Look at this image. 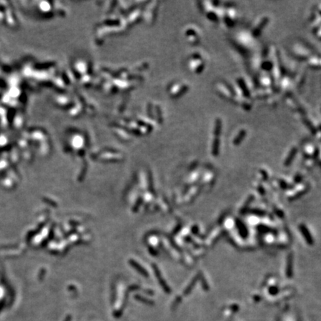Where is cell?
<instances>
[{"label":"cell","mask_w":321,"mask_h":321,"mask_svg":"<svg viewBox=\"0 0 321 321\" xmlns=\"http://www.w3.org/2000/svg\"><path fill=\"white\" fill-rule=\"evenodd\" d=\"M184 34H185L186 37L187 38H190V37H200L199 36V32L198 31V29L196 28L193 27V26H189L187 28L185 29V31H184Z\"/></svg>","instance_id":"e0dca14e"},{"label":"cell","mask_w":321,"mask_h":321,"mask_svg":"<svg viewBox=\"0 0 321 321\" xmlns=\"http://www.w3.org/2000/svg\"><path fill=\"white\" fill-rule=\"evenodd\" d=\"M216 90L219 96L222 97L227 100L232 101L234 103H237V97L236 95L235 89L234 86L230 85L229 83H225L224 81H219L216 84Z\"/></svg>","instance_id":"6da1fadb"},{"label":"cell","mask_w":321,"mask_h":321,"mask_svg":"<svg viewBox=\"0 0 321 321\" xmlns=\"http://www.w3.org/2000/svg\"><path fill=\"white\" fill-rule=\"evenodd\" d=\"M239 104V105L241 106L242 108V109H244V110H245V111L250 110V109H251V108H252L251 101L249 100H247V99H244V98H242V99L240 100Z\"/></svg>","instance_id":"ffe728a7"},{"label":"cell","mask_w":321,"mask_h":321,"mask_svg":"<svg viewBox=\"0 0 321 321\" xmlns=\"http://www.w3.org/2000/svg\"><path fill=\"white\" fill-rule=\"evenodd\" d=\"M297 151H298V149H297V148L296 147V146H293V147L291 148L289 152H288V155H287L286 158H285V161H284V166L288 167L291 163H292L294 158H295L296 154H297Z\"/></svg>","instance_id":"5bb4252c"},{"label":"cell","mask_w":321,"mask_h":321,"mask_svg":"<svg viewBox=\"0 0 321 321\" xmlns=\"http://www.w3.org/2000/svg\"><path fill=\"white\" fill-rule=\"evenodd\" d=\"M246 135H247V131H246L245 129H241L239 131L237 132V134L236 135L234 138L233 139V144L234 146H239L242 143V142L243 141L245 138Z\"/></svg>","instance_id":"8fae6325"},{"label":"cell","mask_w":321,"mask_h":321,"mask_svg":"<svg viewBox=\"0 0 321 321\" xmlns=\"http://www.w3.org/2000/svg\"><path fill=\"white\" fill-rule=\"evenodd\" d=\"M222 132V121L221 118H217L214 121L213 127V137H220Z\"/></svg>","instance_id":"9c48e42d"},{"label":"cell","mask_w":321,"mask_h":321,"mask_svg":"<svg viewBox=\"0 0 321 321\" xmlns=\"http://www.w3.org/2000/svg\"><path fill=\"white\" fill-rule=\"evenodd\" d=\"M273 63L271 60H264L260 65V68L262 71L265 73L272 72L273 69Z\"/></svg>","instance_id":"2e32d148"},{"label":"cell","mask_w":321,"mask_h":321,"mask_svg":"<svg viewBox=\"0 0 321 321\" xmlns=\"http://www.w3.org/2000/svg\"><path fill=\"white\" fill-rule=\"evenodd\" d=\"M269 17H267V16L262 17V18L259 19V21L256 23V25H255L254 27L252 29L251 33H250L252 36H253V38H256L260 36L261 33L262 32L263 29L265 28L267 25L269 24Z\"/></svg>","instance_id":"3957f363"},{"label":"cell","mask_w":321,"mask_h":321,"mask_svg":"<svg viewBox=\"0 0 321 321\" xmlns=\"http://www.w3.org/2000/svg\"><path fill=\"white\" fill-rule=\"evenodd\" d=\"M285 103L288 105V106H289L292 110L297 112L298 113L301 114V116H304L306 115V111L303 109V107L299 104L298 102H297L295 99L292 98L291 96H287L285 98Z\"/></svg>","instance_id":"8992f818"},{"label":"cell","mask_w":321,"mask_h":321,"mask_svg":"<svg viewBox=\"0 0 321 321\" xmlns=\"http://www.w3.org/2000/svg\"><path fill=\"white\" fill-rule=\"evenodd\" d=\"M307 63L310 68L314 69L320 68V58L319 55H313L307 60Z\"/></svg>","instance_id":"ba28073f"},{"label":"cell","mask_w":321,"mask_h":321,"mask_svg":"<svg viewBox=\"0 0 321 321\" xmlns=\"http://www.w3.org/2000/svg\"><path fill=\"white\" fill-rule=\"evenodd\" d=\"M269 292L272 294H276L278 293V288L277 287H272L269 290Z\"/></svg>","instance_id":"cb8c5ba5"},{"label":"cell","mask_w":321,"mask_h":321,"mask_svg":"<svg viewBox=\"0 0 321 321\" xmlns=\"http://www.w3.org/2000/svg\"><path fill=\"white\" fill-rule=\"evenodd\" d=\"M305 78H306V71H305V70L304 71H302L301 73H300V74H297L295 78V83L296 85H297V86L300 87V86L303 85Z\"/></svg>","instance_id":"44dd1931"},{"label":"cell","mask_w":321,"mask_h":321,"mask_svg":"<svg viewBox=\"0 0 321 321\" xmlns=\"http://www.w3.org/2000/svg\"><path fill=\"white\" fill-rule=\"evenodd\" d=\"M197 279H198L197 277H195L194 279H193V280L192 281L191 283H190V285H189V286L187 287V288H186L185 291H184V294H188L189 293H190V291H191V290L193 289V287H194V285H195V283H196V280H197Z\"/></svg>","instance_id":"7402d4cb"},{"label":"cell","mask_w":321,"mask_h":321,"mask_svg":"<svg viewBox=\"0 0 321 321\" xmlns=\"http://www.w3.org/2000/svg\"><path fill=\"white\" fill-rule=\"evenodd\" d=\"M300 231H301L303 236L304 237L306 241L307 242L308 244L309 245L313 244L314 240H313V239H312V235H311L310 232H309V230L307 229V228H306L304 225H301L300 226Z\"/></svg>","instance_id":"9a60e30c"},{"label":"cell","mask_w":321,"mask_h":321,"mask_svg":"<svg viewBox=\"0 0 321 321\" xmlns=\"http://www.w3.org/2000/svg\"><path fill=\"white\" fill-rule=\"evenodd\" d=\"M253 213H254L255 215H259V216H263L265 215V213L262 210H254L252 211Z\"/></svg>","instance_id":"603a6c76"},{"label":"cell","mask_w":321,"mask_h":321,"mask_svg":"<svg viewBox=\"0 0 321 321\" xmlns=\"http://www.w3.org/2000/svg\"><path fill=\"white\" fill-rule=\"evenodd\" d=\"M190 89V86L187 83H177L174 85L173 89H172V95L174 98H180L185 95Z\"/></svg>","instance_id":"52a82bcc"},{"label":"cell","mask_w":321,"mask_h":321,"mask_svg":"<svg viewBox=\"0 0 321 321\" xmlns=\"http://www.w3.org/2000/svg\"><path fill=\"white\" fill-rule=\"evenodd\" d=\"M237 226L240 235H241L243 238H246V237H247V235H248V233H247V229L246 228L245 225L239 219H237Z\"/></svg>","instance_id":"ac0fdd59"},{"label":"cell","mask_w":321,"mask_h":321,"mask_svg":"<svg viewBox=\"0 0 321 321\" xmlns=\"http://www.w3.org/2000/svg\"><path fill=\"white\" fill-rule=\"evenodd\" d=\"M286 275L288 277H291L293 275V258H292V255L291 254H290L288 257Z\"/></svg>","instance_id":"d6986e66"},{"label":"cell","mask_w":321,"mask_h":321,"mask_svg":"<svg viewBox=\"0 0 321 321\" xmlns=\"http://www.w3.org/2000/svg\"><path fill=\"white\" fill-rule=\"evenodd\" d=\"M279 88L282 91L288 90L291 85V77L288 75H285L279 81Z\"/></svg>","instance_id":"4fadbf2b"},{"label":"cell","mask_w":321,"mask_h":321,"mask_svg":"<svg viewBox=\"0 0 321 321\" xmlns=\"http://www.w3.org/2000/svg\"><path fill=\"white\" fill-rule=\"evenodd\" d=\"M220 143V137H213L211 143V154L213 156L216 157L219 155Z\"/></svg>","instance_id":"30bf717a"},{"label":"cell","mask_w":321,"mask_h":321,"mask_svg":"<svg viewBox=\"0 0 321 321\" xmlns=\"http://www.w3.org/2000/svg\"><path fill=\"white\" fill-rule=\"evenodd\" d=\"M291 53L297 60L306 61L311 56L314 55L313 54L312 50L309 48L307 45L303 43H299V42L294 43L292 45Z\"/></svg>","instance_id":"7a4b0ae2"},{"label":"cell","mask_w":321,"mask_h":321,"mask_svg":"<svg viewBox=\"0 0 321 321\" xmlns=\"http://www.w3.org/2000/svg\"><path fill=\"white\" fill-rule=\"evenodd\" d=\"M188 66L193 73L196 74H200L205 70V63L203 61V59H190L188 62Z\"/></svg>","instance_id":"5b68a950"},{"label":"cell","mask_w":321,"mask_h":321,"mask_svg":"<svg viewBox=\"0 0 321 321\" xmlns=\"http://www.w3.org/2000/svg\"><path fill=\"white\" fill-rule=\"evenodd\" d=\"M259 83L263 89H275V81L271 73L262 74L259 78Z\"/></svg>","instance_id":"277c9868"},{"label":"cell","mask_w":321,"mask_h":321,"mask_svg":"<svg viewBox=\"0 0 321 321\" xmlns=\"http://www.w3.org/2000/svg\"><path fill=\"white\" fill-rule=\"evenodd\" d=\"M274 91V89H262L258 91L257 93L256 94V98L257 99H266L272 96Z\"/></svg>","instance_id":"7c38bea8"}]
</instances>
